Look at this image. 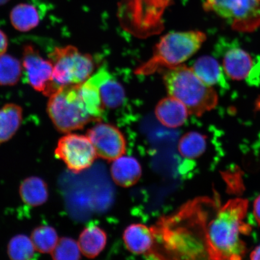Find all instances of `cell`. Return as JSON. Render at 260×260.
Listing matches in <instances>:
<instances>
[{
	"label": "cell",
	"mask_w": 260,
	"mask_h": 260,
	"mask_svg": "<svg viewBox=\"0 0 260 260\" xmlns=\"http://www.w3.org/2000/svg\"><path fill=\"white\" fill-rule=\"evenodd\" d=\"M212 203L209 198H197L152 226L156 240L155 259L208 257L206 230Z\"/></svg>",
	"instance_id": "6da1fadb"
},
{
	"label": "cell",
	"mask_w": 260,
	"mask_h": 260,
	"mask_svg": "<svg viewBox=\"0 0 260 260\" xmlns=\"http://www.w3.org/2000/svg\"><path fill=\"white\" fill-rule=\"evenodd\" d=\"M203 8L236 31L252 32L260 26V0H205Z\"/></svg>",
	"instance_id": "52a82bcc"
},
{
	"label": "cell",
	"mask_w": 260,
	"mask_h": 260,
	"mask_svg": "<svg viewBox=\"0 0 260 260\" xmlns=\"http://www.w3.org/2000/svg\"><path fill=\"white\" fill-rule=\"evenodd\" d=\"M222 62L225 73L234 80L246 79L254 67L251 55L235 43L226 44Z\"/></svg>",
	"instance_id": "8fae6325"
},
{
	"label": "cell",
	"mask_w": 260,
	"mask_h": 260,
	"mask_svg": "<svg viewBox=\"0 0 260 260\" xmlns=\"http://www.w3.org/2000/svg\"><path fill=\"white\" fill-rule=\"evenodd\" d=\"M22 66L17 58L9 54L0 56V85L14 86L22 74Z\"/></svg>",
	"instance_id": "603a6c76"
},
{
	"label": "cell",
	"mask_w": 260,
	"mask_h": 260,
	"mask_svg": "<svg viewBox=\"0 0 260 260\" xmlns=\"http://www.w3.org/2000/svg\"><path fill=\"white\" fill-rule=\"evenodd\" d=\"M207 136L197 132H190L182 136L178 142V151L186 159L199 158L206 152Z\"/></svg>",
	"instance_id": "44dd1931"
},
{
	"label": "cell",
	"mask_w": 260,
	"mask_h": 260,
	"mask_svg": "<svg viewBox=\"0 0 260 260\" xmlns=\"http://www.w3.org/2000/svg\"><path fill=\"white\" fill-rule=\"evenodd\" d=\"M253 215H254L256 222L260 225V195L256 198L253 204Z\"/></svg>",
	"instance_id": "83f0119b"
},
{
	"label": "cell",
	"mask_w": 260,
	"mask_h": 260,
	"mask_svg": "<svg viewBox=\"0 0 260 260\" xmlns=\"http://www.w3.org/2000/svg\"><path fill=\"white\" fill-rule=\"evenodd\" d=\"M8 38L4 32L0 30V56L5 54L8 50Z\"/></svg>",
	"instance_id": "4316f807"
},
{
	"label": "cell",
	"mask_w": 260,
	"mask_h": 260,
	"mask_svg": "<svg viewBox=\"0 0 260 260\" xmlns=\"http://www.w3.org/2000/svg\"><path fill=\"white\" fill-rule=\"evenodd\" d=\"M31 238L24 235L15 236L8 246L9 257L14 260H28L34 258L35 251Z\"/></svg>",
	"instance_id": "d4e9b609"
},
{
	"label": "cell",
	"mask_w": 260,
	"mask_h": 260,
	"mask_svg": "<svg viewBox=\"0 0 260 260\" xmlns=\"http://www.w3.org/2000/svg\"><path fill=\"white\" fill-rule=\"evenodd\" d=\"M250 258L252 259H260V245L253 250Z\"/></svg>",
	"instance_id": "f1b7e54d"
},
{
	"label": "cell",
	"mask_w": 260,
	"mask_h": 260,
	"mask_svg": "<svg viewBox=\"0 0 260 260\" xmlns=\"http://www.w3.org/2000/svg\"><path fill=\"white\" fill-rule=\"evenodd\" d=\"M81 252L79 243L64 237L58 240L51 255L55 260H77L81 258Z\"/></svg>",
	"instance_id": "484cf974"
},
{
	"label": "cell",
	"mask_w": 260,
	"mask_h": 260,
	"mask_svg": "<svg viewBox=\"0 0 260 260\" xmlns=\"http://www.w3.org/2000/svg\"><path fill=\"white\" fill-rule=\"evenodd\" d=\"M22 68L30 86L50 97L61 86L53 79V64L45 59L31 45H26L22 53Z\"/></svg>",
	"instance_id": "9c48e42d"
},
{
	"label": "cell",
	"mask_w": 260,
	"mask_h": 260,
	"mask_svg": "<svg viewBox=\"0 0 260 260\" xmlns=\"http://www.w3.org/2000/svg\"><path fill=\"white\" fill-rule=\"evenodd\" d=\"M155 115L161 124L174 128L183 125L190 113L183 103L170 95L158 102L155 107Z\"/></svg>",
	"instance_id": "4fadbf2b"
},
{
	"label": "cell",
	"mask_w": 260,
	"mask_h": 260,
	"mask_svg": "<svg viewBox=\"0 0 260 260\" xmlns=\"http://www.w3.org/2000/svg\"><path fill=\"white\" fill-rule=\"evenodd\" d=\"M80 93L87 112L95 122L100 121L105 106L101 97L100 87L89 79L80 84Z\"/></svg>",
	"instance_id": "ffe728a7"
},
{
	"label": "cell",
	"mask_w": 260,
	"mask_h": 260,
	"mask_svg": "<svg viewBox=\"0 0 260 260\" xmlns=\"http://www.w3.org/2000/svg\"><path fill=\"white\" fill-rule=\"evenodd\" d=\"M111 175L118 186L129 187L137 183L142 175L139 162L130 156H121L114 160L111 167Z\"/></svg>",
	"instance_id": "5bb4252c"
},
{
	"label": "cell",
	"mask_w": 260,
	"mask_h": 260,
	"mask_svg": "<svg viewBox=\"0 0 260 260\" xmlns=\"http://www.w3.org/2000/svg\"><path fill=\"white\" fill-rule=\"evenodd\" d=\"M101 97L104 106L109 109H116L122 105L125 99L123 87L112 76L107 78L100 86Z\"/></svg>",
	"instance_id": "7402d4cb"
},
{
	"label": "cell",
	"mask_w": 260,
	"mask_h": 260,
	"mask_svg": "<svg viewBox=\"0 0 260 260\" xmlns=\"http://www.w3.org/2000/svg\"><path fill=\"white\" fill-rule=\"evenodd\" d=\"M80 85L61 86L49 99L48 116L60 133H70L95 122L87 112L81 96Z\"/></svg>",
	"instance_id": "5b68a950"
},
{
	"label": "cell",
	"mask_w": 260,
	"mask_h": 260,
	"mask_svg": "<svg viewBox=\"0 0 260 260\" xmlns=\"http://www.w3.org/2000/svg\"><path fill=\"white\" fill-rule=\"evenodd\" d=\"M248 201L241 198L231 200L217 209L208 219L206 244L208 258L240 259L245 255L246 243L242 236L251 229L245 222Z\"/></svg>",
	"instance_id": "7a4b0ae2"
},
{
	"label": "cell",
	"mask_w": 260,
	"mask_h": 260,
	"mask_svg": "<svg viewBox=\"0 0 260 260\" xmlns=\"http://www.w3.org/2000/svg\"><path fill=\"white\" fill-rule=\"evenodd\" d=\"M54 154L75 174L90 168L98 156L87 136L70 133L58 140Z\"/></svg>",
	"instance_id": "ba28073f"
},
{
	"label": "cell",
	"mask_w": 260,
	"mask_h": 260,
	"mask_svg": "<svg viewBox=\"0 0 260 260\" xmlns=\"http://www.w3.org/2000/svg\"><path fill=\"white\" fill-rule=\"evenodd\" d=\"M86 136L95 148L97 155L104 160L113 161L125 154L124 136L115 126L100 122L89 129Z\"/></svg>",
	"instance_id": "30bf717a"
},
{
	"label": "cell",
	"mask_w": 260,
	"mask_h": 260,
	"mask_svg": "<svg viewBox=\"0 0 260 260\" xmlns=\"http://www.w3.org/2000/svg\"><path fill=\"white\" fill-rule=\"evenodd\" d=\"M19 194L23 203L28 206L38 207L47 202L48 186L43 179L32 176L25 179L19 186Z\"/></svg>",
	"instance_id": "ac0fdd59"
},
{
	"label": "cell",
	"mask_w": 260,
	"mask_h": 260,
	"mask_svg": "<svg viewBox=\"0 0 260 260\" xmlns=\"http://www.w3.org/2000/svg\"><path fill=\"white\" fill-rule=\"evenodd\" d=\"M191 69L198 78L208 86H218L222 88L229 87L223 68L212 57L204 56L198 58Z\"/></svg>",
	"instance_id": "9a60e30c"
},
{
	"label": "cell",
	"mask_w": 260,
	"mask_h": 260,
	"mask_svg": "<svg viewBox=\"0 0 260 260\" xmlns=\"http://www.w3.org/2000/svg\"><path fill=\"white\" fill-rule=\"evenodd\" d=\"M206 39L200 31L170 32L160 39L152 57L137 68L135 73L148 76L179 66L193 56Z\"/></svg>",
	"instance_id": "277c9868"
},
{
	"label": "cell",
	"mask_w": 260,
	"mask_h": 260,
	"mask_svg": "<svg viewBox=\"0 0 260 260\" xmlns=\"http://www.w3.org/2000/svg\"><path fill=\"white\" fill-rule=\"evenodd\" d=\"M31 239L36 250L42 253H51L58 241L56 230L50 226H40L32 231Z\"/></svg>",
	"instance_id": "cb8c5ba5"
},
{
	"label": "cell",
	"mask_w": 260,
	"mask_h": 260,
	"mask_svg": "<svg viewBox=\"0 0 260 260\" xmlns=\"http://www.w3.org/2000/svg\"><path fill=\"white\" fill-rule=\"evenodd\" d=\"M123 239L130 252L154 258L156 240L152 227L141 223L132 224L124 231Z\"/></svg>",
	"instance_id": "7c38bea8"
},
{
	"label": "cell",
	"mask_w": 260,
	"mask_h": 260,
	"mask_svg": "<svg viewBox=\"0 0 260 260\" xmlns=\"http://www.w3.org/2000/svg\"><path fill=\"white\" fill-rule=\"evenodd\" d=\"M48 57L53 64L54 80L60 86L82 84L95 69L92 57L72 45L54 48Z\"/></svg>",
	"instance_id": "8992f818"
},
{
	"label": "cell",
	"mask_w": 260,
	"mask_h": 260,
	"mask_svg": "<svg viewBox=\"0 0 260 260\" xmlns=\"http://www.w3.org/2000/svg\"><path fill=\"white\" fill-rule=\"evenodd\" d=\"M22 107L14 103L6 104L0 109V145L11 140L22 121Z\"/></svg>",
	"instance_id": "e0dca14e"
},
{
	"label": "cell",
	"mask_w": 260,
	"mask_h": 260,
	"mask_svg": "<svg viewBox=\"0 0 260 260\" xmlns=\"http://www.w3.org/2000/svg\"><path fill=\"white\" fill-rule=\"evenodd\" d=\"M78 243L83 255L87 258H94L105 248L107 235L100 227L90 223L80 233Z\"/></svg>",
	"instance_id": "2e32d148"
},
{
	"label": "cell",
	"mask_w": 260,
	"mask_h": 260,
	"mask_svg": "<svg viewBox=\"0 0 260 260\" xmlns=\"http://www.w3.org/2000/svg\"><path fill=\"white\" fill-rule=\"evenodd\" d=\"M164 72L169 95L183 103L190 115L201 116L215 108L218 103L216 90L200 79L191 68L181 64Z\"/></svg>",
	"instance_id": "3957f363"
},
{
	"label": "cell",
	"mask_w": 260,
	"mask_h": 260,
	"mask_svg": "<svg viewBox=\"0 0 260 260\" xmlns=\"http://www.w3.org/2000/svg\"><path fill=\"white\" fill-rule=\"evenodd\" d=\"M10 1V0H0V6L5 5Z\"/></svg>",
	"instance_id": "f546056e"
},
{
	"label": "cell",
	"mask_w": 260,
	"mask_h": 260,
	"mask_svg": "<svg viewBox=\"0 0 260 260\" xmlns=\"http://www.w3.org/2000/svg\"><path fill=\"white\" fill-rule=\"evenodd\" d=\"M10 21L16 30L27 32L40 24V16L38 9L28 3H19L10 13Z\"/></svg>",
	"instance_id": "d6986e66"
}]
</instances>
